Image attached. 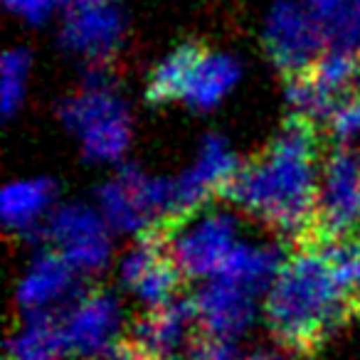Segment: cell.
Wrapping results in <instances>:
<instances>
[{
  "label": "cell",
  "mask_w": 360,
  "mask_h": 360,
  "mask_svg": "<svg viewBox=\"0 0 360 360\" xmlns=\"http://www.w3.org/2000/svg\"><path fill=\"white\" fill-rule=\"evenodd\" d=\"M22 75H25V55H18V52H11V55H6V77H3V96H6V111H11L13 106H15V101L20 99Z\"/></svg>",
  "instance_id": "obj_18"
},
{
  "label": "cell",
  "mask_w": 360,
  "mask_h": 360,
  "mask_svg": "<svg viewBox=\"0 0 360 360\" xmlns=\"http://www.w3.org/2000/svg\"><path fill=\"white\" fill-rule=\"evenodd\" d=\"M52 3L55 0H8V6L13 8L15 13H20V15L30 18V20H40V18H45L47 13H50Z\"/></svg>",
  "instance_id": "obj_21"
},
{
  "label": "cell",
  "mask_w": 360,
  "mask_h": 360,
  "mask_svg": "<svg viewBox=\"0 0 360 360\" xmlns=\"http://www.w3.org/2000/svg\"><path fill=\"white\" fill-rule=\"evenodd\" d=\"M360 230V155L355 150L333 148L321 170L319 205L314 235L304 245H326ZM299 247V245H296Z\"/></svg>",
  "instance_id": "obj_4"
},
{
  "label": "cell",
  "mask_w": 360,
  "mask_h": 360,
  "mask_svg": "<svg viewBox=\"0 0 360 360\" xmlns=\"http://www.w3.org/2000/svg\"><path fill=\"white\" fill-rule=\"evenodd\" d=\"M119 323L116 304L104 294H91L62 323L67 353H101L114 343Z\"/></svg>",
  "instance_id": "obj_7"
},
{
  "label": "cell",
  "mask_w": 360,
  "mask_h": 360,
  "mask_svg": "<svg viewBox=\"0 0 360 360\" xmlns=\"http://www.w3.org/2000/svg\"><path fill=\"white\" fill-rule=\"evenodd\" d=\"M70 284V269L57 257H42L40 264L30 271L20 291V299L25 306H42L45 301L55 299Z\"/></svg>",
  "instance_id": "obj_16"
},
{
  "label": "cell",
  "mask_w": 360,
  "mask_h": 360,
  "mask_svg": "<svg viewBox=\"0 0 360 360\" xmlns=\"http://www.w3.org/2000/svg\"><path fill=\"white\" fill-rule=\"evenodd\" d=\"M200 328L198 323L195 301H168L163 306H155L146 319H141L134 328L131 340L141 345L155 360L170 358L180 343H186L193 330Z\"/></svg>",
  "instance_id": "obj_6"
},
{
  "label": "cell",
  "mask_w": 360,
  "mask_h": 360,
  "mask_svg": "<svg viewBox=\"0 0 360 360\" xmlns=\"http://www.w3.org/2000/svg\"><path fill=\"white\" fill-rule=\"evenodd\" d=\"M269 50L286 75L311 67L319 60V32L296 8L281 6L269 22Z\"/></svg>",
  "instance_id": "obj_9"
},
{
  "label": "cell",
  "mask_w": 360,
  "mask_h": 360,
  "mask_svg": "<svg viewBox=\"0 0 360 360\" xmlns=\"http://www.w3.org/2000/svg\"><path fill=\"white\" fill-rule=\"evenodd\" d=\"M155 225L163 232L168 252L183 279L222 271L235 250V222L225 212L198 207L183 215H168Z\"/></svg>",
  "instance_id": "obj_3"
},
{
  "label": "cell",
  "mask_w": 360,
  "mask_h": 360,
  "mask_svg": "<svg viewBox=\"0 0 360 360\" xmlns=\"http://www.w3.org/2000/svg\"><path fill=\"white\" fill-rule=\"evenodd\" d=\"M237 79V65L225 55H205L200 57L195 67H193L191 77H188L183 99L193 106L207 109L212 106Z\"/></svg>",
  "instance_id": "obj_14"
},
{
  "label": "cell",
  "mask_w": 360,
  "mask_h": 360,
  "mask_svg": "<svg viewBox=\"0 0 360 360\" xmlns=\"http://www.w3.org/2000/svg\"><path fill=\"white\" fill-rule=\"evenodd\" d=\"M119 37V15L106 0H79L67 22L65 42L75 50L99 55Z\"/></svg>",
  "instance_id": "obj_11"
},
{
  "label": "cell",
  "mask_w": 360,
  "mask_h": 360,
  "mask_svg": "<svg viewBox=\"0 0 360 360\" xmlns=\"http://www.w3.org/2000/svg\"><path fill=\"white\" fill-rule=\"evenodd\" d=\"M67 119L75 126H82L86 148L99 158H109L124 146L126 124L116 111L114 99L106 94H86L67 109Z\"/></svg>",
  "instance_id": "obj_10"
},
{
  "label": "cell",
  "mask_w": 360,
  "mask_h": 360,
  "mask_svg": "<svg viewBox=\"0 0 360 360\" xmlns=\"http://www.w3.org/2000/svg\"><path fill=\"white\" fill-rule=\"evenodd\" d=\"M195 309L200 333L222 340H230L232 335L245 330L252 319L250 291L227 279L202 291L195 299Z\"/></svg>",
  "instance_id": "obj_8"
},
{
  "label": "cell",
  "mask_w": 360,
  "mask_h": 360,
  "mask_svg": "<svg viewBox=\"0 0 360 360\" xmlns=\"http://www.w3.org/2000/svg\"><path fill=\"white\" fill-rule=\"evenodd\" d=\"M67 353L62 326L47 316H35L15 338L11 340L13 360H57Z\"/></svg>",
  "instance_id": "obj_15"
},
{
  "label": "cell",
  "mask_w": 360,
  "mask_h": 360,
  "mask_svg": "<svg viewBox=\"0 0 360 360\" xmlns=\"http://www.w3.org/2000/svg\"><path fill=\"white\" fill-rule=\"evenodd\" d=\"M328 124L335 139H340V141L358 139L360 136V96L350 101V104H345Z\"/></svg>",
  "instance_id": "obj_19"
},
{
  "label": "cell",
  "mask_w": 360,
  "mask_h": 360,
  "mask_svg": "<svg viewBox=\"0 0 360 360\" xmlns=\"http://www.w3.org/2000/svg\"><path fill=\"white\" fill-rule=\"evenodd\" d=\"M360 314L321 245H299L281 264L266 299V323L281 348L314 355Z\"/></svg>",
  "instance_id": "obj_2"
},
{
  "label": "cell",
  "mask_w": 360,
  "mask_h": 360,
  "mask_svg": "<svg viewBox=\"0 0 360 360\" xmlns=\"http://www.w3.org/2000/svg\"><path fill=\"white\" fill-rule=\"evenodd\" d=\"M57 237L70 247V259L79 266H99L106 257V245L101 240L96 217L84 210H67L55 222Z\"/></svg>",
  "instance_id": "obj_13"
},
{
  "label": "cell",
  "mask_w": 360,
  "mask_h": 360,
  "mask_svg": "<svg viewBox=\"0 0 360 360\" xmlns=\"http://www.w3.org/2000/svg\"><path fill=\"white\" fill-rule=\"evenodd\" d=\"M50 200V186L47 183H22V186H13L3 195V210H6V220L13 225H22V222L32 220L37 212L45 207Z\"/></svg>",
  "instance_id": "obj_17"
},
{
  "label": "cell",
  "mask_w": 360,
  "mask_h": 360,
  "mask_svg": "<svg viewBox=\"0 0 360 360\" xmlns=\"http://www.w3.org/2000/svg\"><path fill=\"white\" fill-rule=\"evenodd\" d=\"M319 186V131L311 119L294 114L264 150L237 168L222 198L289 235L296 247L314 235Z\"/></svg>",
  "instance_id": "obj_1"
},
{
  "label": "cell",
  "mask_w": 360,
  "mask_h": 360,
  "mask_svg": "<svg viewBox=\"0 0 360 360\" xmlns=\"http://www.w3.org/2000/svg\"><path fill=\"white\" fill-rule=\"evenodd\" d=\"M96 360H155L141 348L136 340H121V343H111L106 350H101Z\"/></svg>",
  "instance_id": "obj_20"
},
{
  "label": "cell",
  "mask_w": 360,
  "mask_h": 360,
  "mask_svg": "<svg viewBox=\"0 0 360 360\" xmlns=\"http://www.w3.org/2000/svg\"><path fill=\"white\" fill-rule=\"evenodd\" d=\"M124 279L143 301L163 306L173 301V294L183 284V274L175 266L158 225L148 227L141 235L139 245L124 262Z\"/></svg>",
  "instance_id": "obj_5"
},
{
  "label": "cell",
  "mask_w": 360,
  "mask_h": 360,
  "mask_svg": "<svg viewBox=\"0 0 360 360\" xmlns=\"http://www.w3.org/2000/svg\"><path fill=\"white\" fill-rule=\"evenodd\" d=\"M205 47L200 42H186L180 45L173 55H168L158 67H155L153 77L148 82V96L150 104H168L173 99H183L186 91L188 77H191L193 67L200 62V57L205 55Z\"/></svg>",
  "instance_id": "obj_12"
}]
</instances>
